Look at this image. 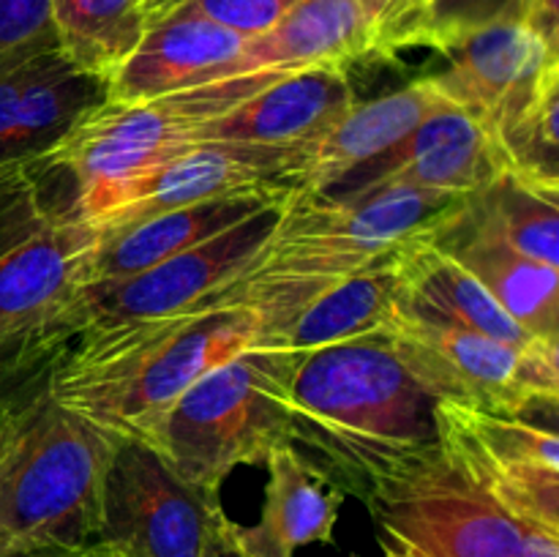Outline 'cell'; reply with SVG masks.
<instances>
[{
  "mask_svg": "<svg viewBox=\"0 0 559 557\" xmlns=\"http://www.w3.org/2000/svg\"><path fill=\"white\" fill-rule=\"evenodd\" d=\"M516 22L559 55V0H519Z\"/></svg>",
  "mask_w": 559,
  "mask_h": 557,
  "instance_id": "cell-30",
  "label": "cell"
},
{
  "mask_svg": "<svg viewBox=\"0 0 559 557\" xmlns=\"http://www.w3.org/2000/svg\"><path fill=\"white\" fill-rule=\"evenodd\" d=\"M82 557H123V555H118V552H115V549H109V546L98 544V541H96V544L85 546Z\"/></svg>",
  "mask_w": 559,
  "mask_h": 557,
  "instance_id": "cell-34",
  "label": "cell"
},
{
  "mask_svg": "<svg viewBox=\"0 0 559 557\" xmlns=\"http://www.w3.org/2000/svg\"><path fill=\"white\" fill-rule=\"evenodd\" d=\"M257 306L213 304L175 317L85 331L44 369L63 407L118 440H142L202 375L260 342Z\"/></svg>",
  "mask_w": 559,
  "mask_h": 557,
  "instance_id": "cell-2",
  "label": "cell"
},
{
  "mask_svg": "<svg viewBox=\"0 0 559 557\" xmlns=\"http://www.w3.org/2000/svg\"><path fill=\"white\" fill-rule=\"evenodd\" d=\"M304 353L257 342L207 375L169 407L147 446L186 481L222 489L243 464L289 446V402Z\"/></svg>",
  "mask_w": 559,
  "mask_h": 557,
  "instance_id": "cell-6",
  "label": "cell"
},
{
  "mask_svg": "<svg viewBox=\"0 0 559 557\" xmlns=\"http://www.w3.org/2000/svg\"><path fill=\"white\" fill-rule=\"evenodd\" d=\"M399 311L484 333L519 349L540 342L513 322L478 276L435 238L415 240L399 251Z\"/></svg>",
  "mask_w": 559,
  "mask_h": 557,
  "instance_id": "cell-18",
  "label": "cell"
},
{
  "mask_svg": "<svg viewBox=\"0 0 559 557\" xmlns=\"http://www.w3.org/2000/svg\"><path fill=\"white\" fill-rule=\"evenodd\" d=\"M287 194V189H254L213 197V200L197 202V205L156 213L131 227L104 233L96 257H93L91 284L120 282V278L147 271L180 251L216 238L218 233L254 216L262 208L284 200Z\"/></svg>",
  "mask_w": 559,
  "mask_h": 557,
  "instance_id": "cell-19",
  "label": "cell"
},
{
  "mask_svg": "<svg viewBox=\"0 0 559 557\" xmlns=\"http://www.w3.org/2000/svg\"><path fill=\"white\" fill-rule=\"evenodd\" d=\"M519 0H426L420 47H437L445 38L500 20H516Z\"/></svg>",
  "mask_w": 559,
  "mask_h": 557,
  "instance_id": "cell-27",
  "label": "cell"
},
{
  "mask_svg": "<svg viewBox=\"0 0 559 557\" xmlns=\"http://www.w3.org/2000/svg\"><path fill=\"white\" fill-rule=\"evenodd\" d=\"M424 9H426V0H424Z\"/></svg>",
  "mask_w": 559,
  "mask_h": 557,
  "instance_id": "cell-36",
  "label": "cell"
},
{
  "mask_svg": "<svg viewBox=\"0 0 559 557\" xmlns=\"http://www.w3.org/2000/svg\"><path fill=\"white\" fill-rule=\"evenodd\" d=\"M33 380V377H31ZM20 382V386H0V448H3L5 437H9L11 426H14L16 413H20L22 396H25L27 382Z\"/></svg>",
  "mask_w": 559,
  "mask_h": 557,
  "instance_id": "cell-32",
  "label": "cell"
},
{
  "mask_svg": "<svg viewBox=\"0 0 559 557\" xmlns=\"http://www.w3.org/2000/svg\"><path fill=\"white\" fill-rule=\"evenodd\" d=\"M437 399L380 331L311 349L289 402V448L347 497L369 502L385 484L442 451Z\"/></svg>",
  "mask_w": 559,
  "mask_h": 557,
  "instance_id": "cell-1",
  "label": "cell"
},
{
  "mask_svg": "<svg viewBox=\"0 0 559 557\" xmlns=\"http://www.w3.org/2000/svg\"><path fill=\"white\" fill-rule=\"evenodd\" d=\"M55 47L49 0H0V71Z\"/></svg>",
  "mask_w": 559,
  "mask_h": 557,
  "instance_id": "cell-26",
  "label": "cell"
},
{
  "mask_svg": "<svg viewBox=\"0 0 559 557\" xmlns=\"http://www.w3.org/2000/svg\"><path fill=\"white\" fill-rule=\"evenodd\" d=\"M300 0H183L173 11L202 16L207 22L238 33L240 38H254L282 22Z\"/></svg>",
  "mask_w": 559,
  "mask_h": 557,
  "instance_id": "cell-28",
  "label": "cell"
},
{
  "mask_svg": "<svg viewBox=\"0 0 559 557\" xmlns=\"http://www.w3.org/2000/svg\"><path fill=\"white\" fill-rule=\"evenodd\" d=\"M445 69L429 82L453 107L473 115L489 134L533 102L546 80L559 74V55L516 20H500L459 33L431 47Z\"/></svg>",
  "mask_w": 559,
  "mask_h": 557,
  "instance_id": "cell-12",
  "label": "cell"
},
{
  "mask_svg": "<svg viewBox=\"0 0 559 557\" xmlns=\"http://www.w3.org/2000/svg\"><path fill=\"white\" fill-rule=\"evenodd\" d=\"M464 205L467 197L409 186L344 197L289 191L271 238L240 282H338L415 240L442 235Z\"/></svg>",
  "mask_w": 559,
  "mask_h": 557,
  "instance_id": "cell-5",
  "label": "cell"
},
{
  "mask_svg": "<svg viewBox=\"0 0 559 557\" xmlns=\"http://www.w3.org/2000/svg\"><path fill=\"white\" fill-rule=\"evenodd\" d=\"M293 71L222 76L147 102H102L87 109L47 156L69 173L82 218H96L129 183L194 145L200 126Z\"/></svg>",
  "mask_w": 559,
  "mask_h": 557,
  "instance_id": "cell-7",
  "label": "cell"
},
{
  "mask_svg": "<svg viewBox=\"0 0 559 557\" xmlns=\"http://www.w3.org/2000/svg\"><path fill=\"white\" fill-rule=\"evenodd\" d=\"M435 240L478 276L513 322L533 336L559 342V268L453 227Z\"/></svg>",
  "mask_w": 559,
  "mask_h": 557,
  "instance_id": "cell-22",
  "label": "cell"
},
{
  "mask_svg": "<svg viewBox=\"0 0 559 557\" xmlns=\"http://www.w3.org/2000/svg\"><path fill=\"white\" fill-rule=\"evenodd\" d=\"M559 74L546 80L527 107L519 109L500 131H495V145L506 173L527 183L559 191Z\"/></svg>",
  "mask_w": 559,
  "mask_h": 557,
  "instance_id": "cell-25",
  "label": "cell"
},
{
  "mask_svg": "<svg viewBox=\"0 0 559 557\" xmlns=\"http://www.w3.org/2000/svg\"><path fill=\"white\" fill-rule=\"evenodd\" d=\"M118 442L63 407L38 371L0 448V555L96 544L104 475Z\"/></svg>",
  "mask_w": 559,
  "mask_h": 557,
  "instance_id": "cell-4",
  "label": "cell"
},
{
  "mask_svg": "<svg viewBox=\"0 0 559 557\" xmlns=\"http://www.w3.org/2000/svg\"><path fill=\"white\" fill-rule=\"evenodd\" d=\"M300 158H304L300 153L265 151V147L218 145V142L191 145L126 186L112 205L96 218V227L102 233H112L173 208L197 205L213 197L240 194V191H289V180Z\"/></svg>",
  "mask_w": 559,
  "mask_h": 557,
  "instance_id": "cell-13",
  "label": "cell"
},
{
  "mask_svg": "<svg viewBox=\"0 0 559 557\" xmlns=\"http://www.w3.org/2000/svg\"><path fill=\"white\" fill-rule=\"evenodd\" d=\"M355 102L358 98L347 69L311 66L278 76L222 118L200 126L194 145L218 142L306 156V151L325 137Z\"/></svg>",
  "mask_w": 559,
  "mask_h": 557,
  "instance_id": "cell-15",
  "label": "cell"
},
{
  "mask_svg": "<svg viewBox=\"0 0 559 557\" xmlns=\"http://www.w3.org/2000/svg\"><path fill=\"white\" fill-rule=\"evenodd\" d=\"M267 486L260 522L229 524V541L243 557H295L300 546L331 544L347 495L306 464L289 446L265 462Z\"/></svg>",
  "mask_w": 559,
  "mask_h": 557,
  "instance_id": "cell-20",
  "label": "cell"
},
{
  "mask_svg": "<svg viewBox=\"0 0 559 557\" xmlns=\"http://www.w3.org/2000/svg\"><path fill=\"white\" fill-rule=\"evenodd\" d=\"M246 38L186 11L151 22L134 52L109 74V102H147L229 76Z\"/></svg>",
  "mask_w": 559,
  "mask_h": 557,
  "instance_id": "cell-16",
  "label": "cell"
},
{
  "mask_svg": "<svg viewBox=\"0 0 559 557\" xmlns=\"http://www.w3.org/2000/svg\"><path fill=\"white\" fill-rule=\"evenodd\" d=\"M229 524L218 489L186 481L147 442H118L104 475L98 544L123 557H213Z\"/></svg>",
  "mask_w": 559,
  "mask_h": 557,
  "instance_id": "cell-8",
  "label": "cell"
},
{
  "mask_svg": "<svg viewBox=\"0 0 559 557\" xmlns=\"http://www.w3.org/2000/svg\"><path fill=\"white\" fill-rule=\"evenodd\" d=\"M213 557H243V555H240V552L238 549H235V546H233V541H224V546H222V549H218L216 552V555H213Z\"/></svg>",
  "mask_w": 559,
  "mask_h": 557,
  "instance_id": "cell-35",
  "label": "cell"
},
{
  "mask_svg": "<svg viewBox=\"0 0 559 557\" xmlns=\"http://www.w3.org/2000/svg\"><path fill=\"white\" fill-rule=\"evenodd\" d=\"M451 227L559 268V191L527 183L513 173L497 175L469 194Z\"/></svg>",
  "mask_w": 559,
  "mask_h": 557,
  "instance_id": "cell-23",
  "label": "cell"
},
{
  "mask_svg": "<svg viewBox=\"0 0 559 557\" xmlns=\"http://www.w3.org/2000/svg\"><path fill=\"white\" fill-rule=\"evenodd\" d=\"M85 549H69V546H33V549H16L0 557H82Z\"/></svg>",
  "mask_w": 559,
  "mask_h": 557,
  "instance_id": "cell-33",
  "label": "cell"
},
{
  "mask_svg": "<svg viewBox=\"0 0 559 557\" xmlns=\"http://www.w3.org/2000/svg\"><path fill=\"white\" fill-rule=\"evenodd\" d=\"M502 173L506 167L497 153L495 137L473 115L445 104L393 151L347 175L322 194L344 197L380 186H409L420 191L469 197Z\"/></svg>",
  "mask_w": 559,
  "mask_h": 557,
  "instance_id": "cell-14",
  "label": "cell"
},
{
  "mask_svg": "<svg viewBox=\"0 0 559 557\" xmlns=\"http://www.w3.org/2000/svg\"><path fill=\"white\" fill-rule=\"evenodd\" d=\"M380 333L435 399L524 410L559 396V342L551 339L519 349L399 309Z\"/></svg>",
  "mask_w": 559,
  "mask_h": 557,
  "instance_id": "cell-10",
  "label": "cell"
},
{
  "mask_svg": "<svg viewBox=\"0 0 559 557\" xmlns=\"http://www.w3.org/2000/svg\"><path fill=\"white\" fill-rule=\"evenodd\" d=\"M102 235L47 153L0 167V386L36 377L69 344L66 322Z\"/></svg>",
  "mask_w": 559,
  "mask_h": 557,
  "instance_id": "cell-3",
  "label": "cell"
},
{
  "mask_svg": "<svg viewBox=\"0 0 559 557\" xmlns=\"http://www.w3.org/2000/svg\"><path fill=\"white\" fill-rule=\"evenodd\" d=\"M377 58L374 33L355 0H300L262 36L246 38L229 76L251 71H300L311 66L353 69Z\"/></svg>",
  "mask_w": 559,
  "mask_h": 557,
  "instance_id": "cell-21",
  "label": "cell"
},
{
  "mask_svg": "<svg viewBox=\"0 0 559 557\" xmlns=\"http://www.w3.org/2000/svg\"><path fill=\"white\" fill-rule=\"evenodd\" d=\"M49 11L66 58L104 80L147 31L142 0H49Z\"/></svg>",
  "mask_w": 559,
  "mask_h": 557,
  "instance_id": "cell-24",
  "label": "cell"
},
{
  "mask_svg": "<svg viewBox=\"0 0 559 557\" xmlns=\"http://www.w3.org/2000/svg\"><path fill=\"white\" fill-rule=\"evenodd\" d=\"M287 197L224 229L216 238L180 251L147 271L120 282L87 284L69 311L66 322L69 342L85 331L123 325V322L162 320V317L213 306L224 289L235 287L254 265L262 246L278 224Z\"/></svg>",
  "mask_w": 559,
  "mask_h": 557,
  "instance_id": "cell-11",
  "label": "cell"
},
{
  "mask_svg": "<svg viewBox=\"0 0 559 557\" xmlns=\"http://www.w3.org/2000/svg\"><path fill=\"white\" fill-rule=\"evenodd\" d=\"M374 33L377 58L391 60L402 49L420 47L424 0H355Z\"/></svg>",
  "mask_w": 559,
  "mask_h": 557,
  "instance_id": "cell-29",
  "label": "cell"
},
{
  "mask_svg": "<svg viewBox=\"0 0 559 557\" xmlns=\"http://www.w3.org/2000/svg\"><path fill=\"white\" fill-rule=\"evenodd\" d=\"M511 557H559V533L540 528H524L522 541Z\"/></svg>",
  "mask_w": 559,
  "mask_h": 557,
  "instance_id": "cell-31",
  "label": "cell"
},
{
  "mask_svg": "<svg viewBox=\"0 0 559 557\" xmlns=\"http://www.w3.org/2000/svg\"><path fill=\"white\" fill-rule=\"evenodd\" d=\"M549 410H557V402L506 410L437 399L435 418L448 457L519 524L559 533L557 426L538 420Z\"/></svg>",
  "mask_w": 559,
  "mask_h": 557,
  "instance_id": "cell-9",
  "label": "cell"
},
{
  "mask_svg": "<svg viewBox=\"0 0 559 557\" xmlns=\"http://www.w3.org/2000/svg\"><path fill=\"white\" fill-rule=\"evenodd\" d=\"M445 104L429 76L407 82L371 102H355L342 120L306 151L289 180V191L322 194L333 189L338 180L393 151Z\"/></svg>",
  "mask_w": 559,
  "mask_h": 557,
  "instance_id": "cell-17",
  "label": "cell"
}]
</instances>
